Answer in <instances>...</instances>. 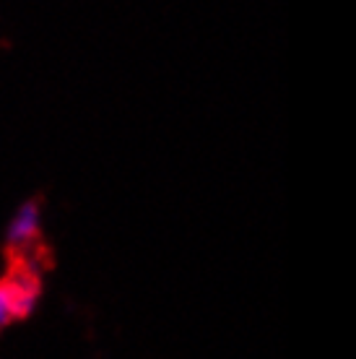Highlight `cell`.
<instances>
[{"mask_svg": "<svg viewBox=\"0 0 356 359\" xmlns=\"http://www.w3.org/2000/svg\"><path fill=\"white\" fill-rule=\"evenodd\" d=\"M39 201L42 198H29L24 206L18 208V219H32V222H39Z\"/></svg>", "mask_w": 356, "mask_h": 359, "instance_id": "1", "label": "cell"}]
</instances>
